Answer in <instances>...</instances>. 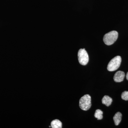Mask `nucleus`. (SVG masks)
I'll return each mask as SVG.
<instances>
[{"label": "nucleus", "mask_w": 128, "mask_h": 128, "mask_svg": "<svg viewBox=\"0 0 128 128\" xmlns=\"http://www.w3.org/2000/svg\"><path fill=\"white\" fill-rule=\"evenodd\" d=\"M118 33L116 31H113L105 34L104 36V43L107 45H111L114 44L118 38Z\"/></svg>", "instance_id": "f257e3e1"}, {"label": "nucleus", "mask_w": 128, "mask_h": 128, "mask_svg": "<svg viewBox=\"0 0 128 128\" xmlns=\"http://www.w3.org/2000/svg\"><path fill=\"white\" fill-rule=\"evenodd\" d=\"M91 105V98L88 94L84 95L80 99L79 105L82 110L84 111L89 110Z\"/></svg>", "instance_id": "f03ea898"}, {"label": "nucleus", "mask_w": 128, "mask_h": 128, "mask_svg": "<svg viewBox=\"0 0 128 128\" xmlns=\"http://www.w3.org/2000/svg\"><path fill=\"white\" fill-rule=\"evenodd\" d=\"M121 62V58L118 56L112 59L108 65L107 69L109 71L112 72L116 70L119 68Z\"/></svg>", "instance_id": "7ed1b4c3"}, {"label": "nucleus", "mask_w": 128, "mask_h": 128, "mask_svg": "<svg viewBox=\"0 0 128 128\" xmlns=\"http://www.w3.org/2000/svg\"><path fill=\"white\" fill-rule=\"evenodd\" d=\"M78 56V60L80 64L83 66L87 64L89 62V56L84 48L80 49L79 50Z\"/></svg>", "instance_id": "20e7f679"}, {"label": "nucleus", "mask_w": 128, "mask_h": 128, "mask_svg": "<svg viewBox=\"0 0 128 128\" xmlns=\"http://www.w3.org/2000/svg\"><path fill=\"white\" fill-rule=\"evenodd\" d=\"M125 77V73L123 71H118L114 74V80L115 82H120L123 81Z\"/></svg>", "instance_id": "39448f33"}, {"label": "nucleus", "mask_w": 128, "mask_h": 128, "mask_svg": "<svg viewBox=\"0 0 128 128\" xmlns=\"http://www.w3.org/2000/svg\"><path fill=\"white\" fill-rule=\"evenodd\" d=\"M112 99L109 96H104L102 100V102L103 104L107 106H110L112 104Z\"/></svg>", "instance_id": "423d86ee"}, {"label": "nucleus", "mask_w": 128, "mask_h": 128, "mask_svg": "<svg viewBox=\"0 0 128 128\" xmlns=\"http://www.w3.org/2000/svg\"><path fill=\"white\" fill-rule=\"evenodd\" d=\"M122 114L120 112H118L115 114L114 117L113 119L115 125L118 126L119 124L122 119Z\"/></svg>", "instance_id": "0eeeda50"}, {"label": "nucleus", "mask_w": 128, "mask_h": 128, "mask_svg": "<svg viewBox=\"0 0 128 128\" xmlns=\"http://www.w3.org/2000/svg\"><path fill=\"white\" fill-rule=\"evenodd\" d=\"M51 127L52 128H62V122L58 120H54L51 122Z\"/></svg>", "instance_id": "6e6552de"}, {"label": "nucleus", "mask_w": 128, "mask_h": 128, "mask_svg": "<svg viewBox=\"0 0 128 128\" xmlns=\"http://www.w3.org/2000/svg\"><path fill=\"white\" fill-rule=\"evenodd\" d=\"M102 114H103V112L102 110H99V109H97L96 110V112H95L94 116L96 118H97L98 120H100L103 118Z\"/></svg>", "instance_id": "1a4fd4ad"}, {"label": "nucleus", "mask_w": 128, "mask_h": 128, "mask_svg": "<svg viewBox=\"0 0 128 128\" xmlns=\"http://www.w3.org/2000/svg\"><path fill=\"white\" fill-rule=\"evenodd\" d=\"M121 98L124 100H128V91H124L121 94Z\"/></svg>", "instance_id": "9d476101"}, {"label": "nucleus", "mask_w": 128, "mask_h": 128, "mask_svg": "<svg viewBox=\"0 0 128 128\" xmlns=\"http://www.w3.org/2000/svg\"><path fill=\"white\" fill-rule=\"evenodd\" d=\"M126 78L127 80H128V73H127V74H126Z\"/></svg>", "instance_id": "9b49d317"}]
</instances>
